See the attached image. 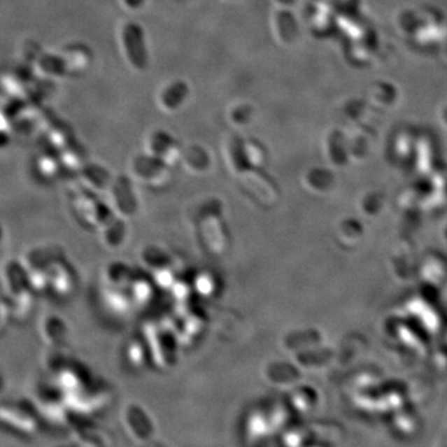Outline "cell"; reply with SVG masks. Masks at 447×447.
I'll return each instance as SVG.
<instances>
[{"mask_svg":"<svg viewBox=\"0 0 447 447\" xmlns=\"http://www.w3.org/2000/svg\"><path fill=\"white\" fill-rule=\"evenodd\" d=\"M40 337L50 347H57L65 342L67 327L60 317L55 315H45L39 323Z\"/></svg>","mask_w":447,"mask_h":447,"instance_id":"cell-1","label":"cell"},{"mask_svg":"<svg viewBox=\"0 0 447 447\" xmlns=\"http://www.w3.org/2000/svg\"><path fill=\"white\" fill-rule=\"evenodd\" d=\"M71 272L66 264L61 262L60 260H56L50 270L49 288H52V290L60 295H65L71 288Z\"/></svg>","mask_w":447,"mask_h":447,"instance_id":"cell-2","label":"cell"},{"mask_svg":"<svg viewBox=\"0 0 447 447\" xmlns=\"http://www.w3.org/2000/svg\"><path fill=\"white\" fill-rule=\"evenodd\" d=\"M6 304L0 299V333L6 329L8 325V317H9V311H8Z\"/></svg>","mask_w":447,"mask_h":447,"instance_id":"cell-3","label":"cell"},{"mask_svg":"<svg viewBox=\"0 0 447 447\" xmlns=\"http://www.w3.org/2000/svg\"><path fill=\"white\" fill-rule=\"evenodd\" d=\"M6 390V378L3 376V373L0 371V395Z\"/></svg>","mask_w":447,"mask_h":447,"instance_id":"cell-4","label":"cell"},{"mask_svg":"<svg viewBox=\"0 0 447 447\" xmlns=\"http://www.w3.org/2000/svg\"><path fill=\"white\" fill-rule=\"evenodd\" d=\"M3 241H4V229H3L1 224H0V248H1V245H3Z\"/></svg>","mask_w":447,"mask_h":447,"instance_id":"cell-5","label":"cell"}]
</instances>
